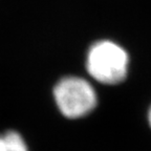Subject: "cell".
<instances>
[{"instance_id": "obj_1", "label": "cell", "mask_w": 151, "mask_h": 151, "mask_svg": "<svg viewBox=\"0 0 151 151\" xmlns=\"http://www.w3.org/2000/svg\"><path fill=\"white\" fill-rule=\"evenodd\" d=\"M129 57L122 46L109 40L91 45L86 58V69L98 82L116 85L127 77Z\"/></svg>"}, {"instance_id": "obj_2", "label": "cell", "mask_w": 151, "mask_h": 151, "mask_svg": "<svg viewBox=\"0 0 151 151\" xmlns=\"http://www.w3.org/2000/svg\"><path fill=\"white\" fill-rule=\"evenodd\" d=\"M54 98L60 112L67 119H80L89 114L98 104L92 85L80 77H65L54 88Z\"/></svg>"}, {"instance_id": "obj_3", "label": "cell", "mask_w": 151, "mask_h": 151, "mask_svg": "<svg viewBox=\"0 0 151 151\" xmlns=\"http://www.w3.org/2000/svg\"><path fill=\"white\" fill-rule=\"evenodd\" d=\"M0 151H28V149L21 135L9 131L0 135Z\"/></svg>"}, {"instance_id": "obj_4", "label": "cell", "mask_w": 151, "mask_h": 151, "mask_svg": "<svg viewBox=\"0 0 151 151\" xmlns=\"http://www.w3.org/2000/svg\"><path fill=\"white\" fill-rule=\"evenodd\" d=\"M147 118H148L149 126H150V128H151V106H150V108H149V110H148V116H147Z\"/></svg>"}]
</instances>
